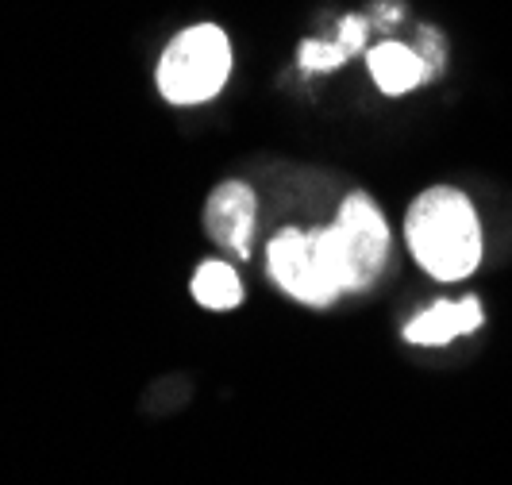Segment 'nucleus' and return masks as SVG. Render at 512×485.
Segmentation results:
<instances>
[{
	"label": "nucleus",
	"mask_w": 512,
	"mask_h": 485,
	"mask_svg": "<svg viewBox=\"0 0 512 485\" xmlns=\"http://www.w3.org/2000/svg\"><path fill=\"white\" fill-rule=\"evenodd\" d=\"M405 243L424 274L466 281L482 262V224L470 197L455 185H432L405 216Z\"/></svg>",
	"instance_id": "1"
},
{
	"label": "nucleus",
	"mask_w": 512,
	"mask_h": 485,
	"mask_svg": "<svg viewBox=\"0 0 512 485\" xmlns=\"http://www.w3.org/2000/svg\"><path fill=\"white\" fill-rule=\"evenodd\" d=\"M312 251L335 297L366 293L389 262V224L366 193H351L328 228H312Z\"/></svg>",
	"instance_id": "2"
},
{
	"label": "nucleus",
	"mask_w": 512,
	"mask_h": 485,
	"mask_svg": "<svg viewBox=\"0 0 512 485\" xmlns=\"http://www.w3.org/2000/svg\"><path fill=\"white\" fill-rule=\"evenodd\" d=\"M231 77V43L228 31L216 24L185 27L170 39L158 58V93L170 104H205L212 101Z\"/></svg>",
	"instance_id": "3"
},
{
	"label": "nucleus",
	"mask_w": 512,
	"mask_h": 485,
	"mask_svg": "<svg viewBox=\"0 0 512 485\" xmlns=\"http://www.w3.org/2000/svg\"><path fill=\"white\" fill-rule=\"evenodd\" d=\"M266 270H270V281L282 289L285 297H293L301 305L328 308L339 301L332 293V285L320 274V262H316V251H312V235L301 228H282L270 239Z\"/></svg>",
	"instance_id": "4"
},
{
	"label": "nucleus",
	"mask_w": 512,
	"mask_h": 485,
	"mask_svg": "<svg viewBox=\"0 0 512 485\" xmlns=\"http://www.w3.org/2000/svg\"><path fill=\"white\" fill-rule=\"evenodd\" d=\"M258 201L247 181H224L208 193L205 201V231L216 247L235 258H251L255 251Z\"/></svg>",
	"instance_id": "5"
},
{
	"label": "nucleus",
	"mask_w": 512,
	"mask_h": 485,
	"mask_svg": "<svg viewBox=\"0 0 512 485\" xmlns=\"http://www.w3.org/2000/svg\"><path fill=\"white\" fill-rule=\"evenodd\" d=\"M486 324V312L478 297H462V301H436L428 305L420 316H412L405 324V339L412 347H443L459 335L478 332Z\"/></svg>",
	"instance_id": "6"
},
{
	"label": "nucleus",
	"mask_w": 512,
	"mask_h": 485,
	"mask_svg": "<svg viewBox=\"0 0 512 485\" xmlns=\"http://www.w3.org/2000/svg\"><path fill=\"white\" fill-rule=\"evenodd\" d=\"M366 70L374 77V85L385 97H405L416 85L432 81V70L424 62V54L405 47V43H378L374 51H366Z\"/></svg>",
	"instance_id": "7"
},
{
	"label": "nucleus",
	"mask_w": 512,
	"mask_h": 485,
	"mask_svg": "<svg viewBox=\"0 0 512 485\" xmlns=\"http://www.w3.org/2000/svg\"><path fill=\"white\" fill-rule=\"evenodd\" d=\"M193 301L197 305L212 308V312H228L243 301V281L235 274V266L212 258V262H201L197 274H193Z\"/></svg>",
	"instance_id": "8"
},
{
	"label": "nucleus",
	"mask_w": 512,
	"mask_h": 485,
	"mask_svg": "<svg viewBox=\"0 0 512 485\" xmlns=\"http://www.w3.org/2000/svg\"><path fill=\"white\" fill-rule=\"evenodd\" d=\"M347 58H351V54L343 51L335 39L332 43L308 39V43H301V51H297V62H301V70H305V74H332V70H339Z\"/></svg>",
	"instance_id": "9"
},
{
	"label": "nucleus",
	"mask_w": 512,
	"mask_h": 485,
	"mask_svg": "<svg viewBox=\"0 0 512 485\" xmlns=\"http://www.w3.org/2000/svg\"><path fill=\"white\" fill-rule=\"evenodd\" d=\"M335 35H339L335 43H339L347 54L362 51V43H366V20H362V16H347V20L339 24V31H335Z\"/></svg>",
	"instance_id": "10"
},
{
	"label": "nucleus",
	"mask_w": 512,
	"mask_h": 485,
	"mask_svg": "<svg viewBox=\"0 0 512 485\" xmlns=\"http://www.w3.org/2000/svg\"><path fill=\"white\" fill-rule=\"evenodd\" d=\"M420 47H424V62H428V70H432V77L439 74V66H443V35L439 31H432V27H420Z\"/></svg>",
	"instance_id": "11"
},
{
	"label": "nucleus",
	"mask_w": 512,
	"mask_h": 485,
	"mask_svg": "<svg viewBox=\"0 0 512 485\" xmlns=\"http://www.w3.org/2000/svg\"><path fill=\"white\" fill-rule=\"evenodd\" d=\"M401 16H405V8H401L397 0H382V4L374 8V20H378V24H397Z\"/></svg>",
	"instance_id": "12"
}]
</instances>
